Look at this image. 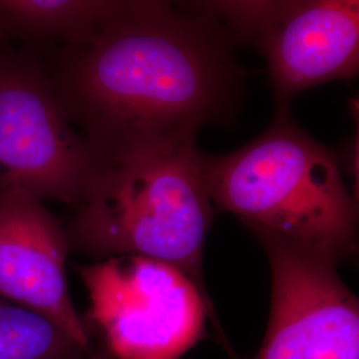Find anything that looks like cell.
Masks as SVG:
<instances>
[{"label":"cell","mask_w":359,"mask_h":359,"mask_svg":"<svg viewBox=\"0 0 359 359\" xmlns=\"http://www.w3.org/2000/svg\"><path fill=\"white\" fill-rule=\"evenodd\" d=\"M88 298L87 327L114 359H179L206 334V322L234 355L212 299L179 269L140 256L112 257L77 268Z\"/></svg>","instance_id":"277c9868"},{"label":"cell","mask_w":359,"mask_h":359,"mask_svg":"<svg viewBox=\"0 0 359 359\" xmlns=\"http://www.w3.org/2000/svg\"><path fill=\"white\" fill-rule=\"evenodd\" d=\"M139 6L118 0H0V41L18 40L32 51L75 44Z\"/></svg>","instance_id":"9c48e42d"},{"label":"cell","mask_w":359,"mask_h":359,"mask_svg":"<svg viewBox=\"0 0 359 359\" xmlns=\"http://www.w3.org/2000/svg\"><path fill=\"white\" fill-rule=\"evenodd\" d=\"M104 164L65 112L38 52L0 50V191L79 208Z\"/></svg>","instance_id":"5b68a950"},{"label":"cell","mask_w":359,"mask_h":359,"mask_svg":"<svg viewBox=\"0 0 359 359\" xmlns=\"http://www.w3.org/2000/svg\"><path fill=\"white\" fill-rule=\"evenodd\" d=\"M46 51L67 115L104 165L225 123L243 87L226 31L167 1H140L97 35Z\"/></svg>","instance_id":"6da1fadb"},{"label":"cell","mask_w":359,"mask_h":359,"mask_svg":"<svg viewBox=\"0 0 359 359\" xmlns=\"http://www.w3.org/2000/svg\"><path fill=\"white\" fill-rule=\"evenodd\" d=\"M213 208L196 139L149 147L104 165L65 228L69 253L156 259L188 276L210 299L203 256Z\"/></svg>","instance_id":"7a4b0ae2"},{"label":"cell","mask_w":359,"mask_h":359,"mask_svg":"<svg viewBox=\"0 0 359 359\" xmlns=\"http://www.w3.org/2000/svg\"><path fill=\"white\" fill-rule=\"evenodd\" d=\"M213 206L283 237L325 249L339 259L358 243V208L341 160L277 111L261 136L222 156L203 154Z\"/></svg>","instance_id":"3957f363"},{"label":"cell","mask_w":359,"mask_h":359,"mask_svg":"<svg viewBox=\"0 0 359 359\" xmlns=\"http://www.w3.org/2000/svg\"><path fill=\"white\" fill-rule=\"evenodd\" d=\"M246 228L262 245L271 277L268 327L253 359H359L358 298L338 273L341 259L321 248Z\"/></svg>","instance_id":"8992f818"},{"label":"cell","mask_w":359,"mask_h":359,"mask_svg":"<svg viewBox=\"0 0 359 359\" xmlns=\"http://www.w3.org/2000/svg\"><path fill=\"white\" fill-rule=\"evenodd\" d=\"M258 50L268 60L277 111L298 93L358 75L359 1H290Z\"/></svg>","instance_id":"ba28073f"},{"label":"cell","mask_w":359,"mask_h":359,"mask_svg":"<svg viewBox=\"0 0 359 359\" xmlns=\"http://www.w3.org/2000/svg\"><path fill=\"white\" fill-rule=\"evenodd\" d=\"M93 350L46 316L0 298V359H87Z\"/></svg>","instance_id":"30bf717a"},{"label":"cell","mask_w":359,"mask_h":359,"mask_svg":"<svg viewBox=\"0 0 359 359\" xmlns=\"http://www.w3.org/2000/svg\"><path fill=\"white\" fill-rule=\"evenodd\" d=\"M68 255L65 226L43 201L0 191V298L46 316L92 348V334L69 294Z\"/></svg>","instance_id":"52a82bcc"},{"label":"cell","mask_w":359,"mask_h":359,"mask_svg":"<svg viewBox=\"0 0 359 359\" xmlns=\"http://www.w3.org/2000/svg\"><path fill=\"white\" fill-rule=\"evenodd\" d=\"M87 359H109V357H108L104 351H96V350H93V353H92Z\"/></svg>","instance_id":"7c38bea8"},{"label":"cell","mask_w":359,"mask_h":359,"mask_svg":"<svg viewBox=\"0 0 359 359\" xmlns=\"http://www.w3.org/2000/svg\"><path fill=\"white\" fill-rule=\"evenodd\" d=\"M0 50H1V47H0Z\"/></svg>","instance_id":"4fadbf2b"},{"label":"cell","mask_w":359,"mask_h":359,"mask_svg":"<svg viewBox=\"0 0 359 359\" xmlns=\"http://www.w3.org/2000/svg\"><path fill=\"white\" fill-rule=\"evenodd\" d=\"M290 1H189L182 7L216 20L233 43L240 40L261 46Z\"/></svg>","instance_id":"8fae6325"}]
</instances>
